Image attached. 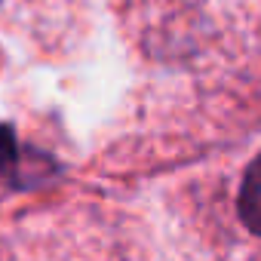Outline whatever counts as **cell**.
Segmentation results:
<instances>
[{
  "instance_id": "cell-1",
  "label": "cell",
  "mask_w": 261,
  "mask_h": 261,
  "mask_svg": "<svg viewBox=\"0 0 261 261\" xmlns=\"http://www.w3.org/2000/svg\"><path fill=\"white\" fill-rule=\"evenodd\" d=\"M237 221L261 240V154L246 166L237 188Z\"/></svg>"
}]
</instances>
